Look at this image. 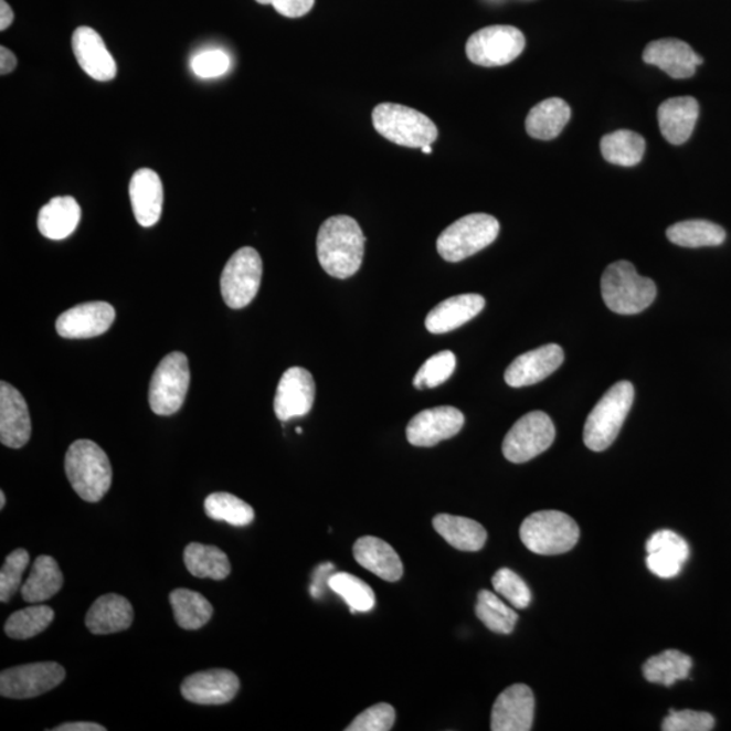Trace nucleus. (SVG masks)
<instances>
[{"instance_id":"obj_54","label":"nucleus","mask_w":731,"mask_h":731,"mask_svg":"<svg viewBox=\"0 0 731 731\" xmlns=\"http://www.w3.org/2000/svg\"><path fill=\"white\" fill-rule=\"evenodd\" d=\"M297 434H303V428H297Z\"/></svg>"},{"instance_id":"obj_43","label":"nucleus","mask_w":731,"mask_h":731,"mask_svg":"<svg viewBox=\"0 0 731 731\" xmlns=\"http://www.w3.org/2000/svg\"><path fill=\"white\" fill-rule=\"evenodd\" d=\"M647 554H657L665 559L685 563L689 557L688 543L675 531L661 530L655 532L646 543Z\"/></svg>"},{"instance_id":"obj_51","label":"nucleus","mask_w":731,"mask_h":731,"mask_svg":"<svg viewBox=\"0 0 731 731\" xmlns=\"http://www.w3.org/2000/svg\"><path fill=\"white\" fill-rule=\"evenodd\" d=\"M14 21V11L6 0H0V30L4 32Z\"/></svg>"},{"instance_id":"obj_16","label":"nucleus","mask_w":731,"mask_h":731,"mask_svg":"<svg viewBox=\"0 0 731 731\" xmlns=\"http://www.w3.org/2000/svg\"><path fill=\"white\" fill-rule=\"evenodd\" d=\"M239 689V677L231 670L211 669L186 677L181 692L191 703L220 706L235 699Z\"/></svg>"},{"instance_id":"obj_49","label":"nucleus","mask_w":731,"mask_h":731,"mask_svg":"<svg viewBox=\"0 0 731 731\" xmlns=\"http://www.w3.org/2000/svg\"><path fill=\"white\" fill-rule=\"evenodd\" d=\"M331 571H333V565L331 562L324 563V565L317 568L314 578V584L310 586L311 596L319 597L321 595V579L326 576V574L331 573Z\"/></svg>"},{"instance_id":"obj_5","label":"nucleus","mask_w":731,"mask_h":731,"mask_svg":"<svg viewBox=\"0 0 731 731\" xmlns=\"http://www.w3.org/2000/svg\"><path fill=\"white\" fill-rule=\"evenodd\" d=\"M580 529L569 515L539 511L526 518L520 527V539L525 547L539 555H559L576 547Z\"/></svg>"},{"instance_id":"obj_3","label":"nucleus","mask_w":731,"mask_h":731,"mask_svg":"<svg viewBox=\"0 0 731 731\" xmlns=\"http://www.w3.org/2000/svg\"><path fill=\"white\" fill-rule=\"evenodd\" d=\"M656 296L655 282L639 275L631 262H615L603 273L602 297L615 314L638 315L650 307Z\"/></svg>"},{"instance_id":"obj_50","label":"nucleus","mask_w":731,"mask_h":731,"mask_svg":"<svg viewBox=\"0 0 731 731\" xmlns=\"http://www.w3.org/2000/svg\"><path fill=\"white\" fill-rule=\"evenodd\" d=\"M17 67V57L8 47H0V74L8 75Z\"/></svg>"},{"instance_id":"obj_32","label":"nucleus","mask_w":731,"mask_h":731,"mask_svg":"<svg viewBox=\"0 0 731 731\" xmlns=\"http://www.w3.org/2000/svg\"><path fill=\"white\" fill-rule=\"evenodd\" d=\"M667 237L670 243L685 248L717 247L727 240V232L711 221L687 220L669 226Z\"/></svg>"},{"instance_id":"obj_25","label":"nucleus","mask_w":731,"mask_h":731,"mask_svg":"<svg viewBox=\"0 0 731 731\" xmlns=\"http://www.w3.org/2000/svg\"><path fill=\"white\" fill-rule=\"evenodd\" d=\"M134 618V607L128 598L117 593H107L98 597L88 610L86 626L95 635H107L128 631Z\"/></svg>"},{"instance_id":"obj_24","label":"nucleus","mask_w":731,"mask_h":731,"mask_svg":"<svg viewBox=\"0 0 731 731\" xmlns=\"http://www.w3.org/2000/svg\"><path fill=\"white\" fill-rule=\"evenodd\" d=\"M699 117L698 100L692 97H677L663 102L658 107V124L664 139L674 146H681L691 137Z\"/></svg>"},{"instance_id":"obj_21","label":"nucleus","mask_w":731,"mask_h":731,"mask_svg":"<svg viewBox=\"0 0 731 731\" xmlns=\"http://www.w3.org/2000/svg\"><path fill=\"white\" fill-rule=\"evenodd\" d=\"M643 57L646 64L656 65L674 80L692 77L698 65L703 64L691 46L677 39L653 41L645 47Z\"/></svg>"},{"instance_id":"obj_53","label":"nucleus","mask_w":731,"mask_h":731,"mask_svg":"<svg viewBox=\"0 0 731 731\" xmlns=\"http://www.w3.org/2000/svg\"><path fill=\"white\" fill-rule=\"evenodd\" d=\"M422 152L433 153V148H431V146H425V147L422 148Z\"/></svg>"},{"instance_id":"obj_34","label":"nucleus","mask_w":731,"mask_h":731,"mask_svg":"<svg viewBox=\"0 0 731 731\" xmlns=\"http://www.w3.org/2000/svg\"><path fill=\"white\" fill-rule=\"evenodd\" d=\"M602 155L611 165L634 167L640 163L646 151L643 136L632 130H616L605 135L601 142Z\"/></svg>"},{"instance_id":"obj_28","label":"nucleus","mask_w":731,"mask_h":731,"mask_svg":"<svg viewBox=\"0 0 731 731\" xmlns=\"http://www.w3.org/2000/svg\"><path fill=\"white\" fill-rule=\"evenodd\" d=\"M572 117L571 106L560 98H549L532 107L526 119V130L532 139L553 140Z\"/></svg>"},{"instance_id":"obj_37","label":"nucleus","mask_w":731,"mask_h":731,"mask_svg":"<svg viewBox=\"0 0 731 731\" xmlns=\"http://www.w3.org/2000/svg\"><path fill=\"white\" fill-rule=\"evenodd\" d=\"M55 619V611L47 605H33L10 615L4 633L13 639H30L46 631Z\"/></svg>"},{"instance_id":"obj_41","label":"nucleus","mask_w":731,"mask_h":731,"mask_svg":"<svg viewBox=\"0 0 731 731\" xmlns=\"http://www.w3.org/2000/svg\"><path fill=\"white\" fill-rule=\"evenodd\" d=\"M492 584L497 595L505 597L515 608H527L531 603V591L526 581L511 569L502 568L495 573Z\"/></svg>"},{"instance_id":"obj_6","label":"nucleus","mask_w":731,"mask_h":731,"mask_svg":"<svg viewBox=\"0 0 731 731\" xmlns=\"http://www.w3.org/2000/svg\"><path fill=\"white\" fill-rule=\"evenodd\" d=\"M374 129L386 140L401 147L423 148L436 141L437 128L433 119L412 107L381 104L373 110Z\"/></svg>"},{"instance_id":"obj_29","label":"nucleus","mask_w":731,"mask_h":731,"mask_svg":"<svg viewBox=\"0 0 731 731\" xmlns=\"http://www.w3.org/2000/svg\"><path fill=\"white\" fill-rule=\"evenodd\" d=\"M433 526L437 534L460 551H479L487 543V530L473 519L441 513L434 518Z\"/></svg>"},{"instance_id":"obj_52","label":"nucleus","mask_w":731,"mask_h":731,"mask_svg":"<svg viewBox=\"0 0 731 731\" xmlns=\"http://www.w3.org/2000/svg\"><path fill=\"white\" fill-rule=\"evenodd\" d=\"M4 506H6V495H4L3 490H2V492H0V508L3 509Z\"/></svg>"},{"instance_id":"obj_30","label":"nucleus","mask_w":731,"mask_h":731,"mask_svg":"<svg viewBox=\"0 0 731 731\" xmlns=\"http://www.w3.org/2000/svg\"><path fill=\"white\" fill-rule=\"evenodd\" d=\"M64 579L59 563L50 555H40L34 561L32 572L22 585V598L30 604L50 601L63 589Z\"/></svg>"},{"instance_id":"obj_10","label":"nucleus","mask_w":731,"mask_h":731,"mask_svg":"<svg viewBox=\"0 0 731 731\" xmlns=\"http://www.w3.org/2000/svg\"><path fill=\"white\" fill-rule=\"evenodd\" d=\"M263 262L259 253L251 247L236 251L221 274V296L227 307L243 309L259 292Z\"/></svg>"},{"instance_id":"obj_7","label":"nucleus","mask_w":731,"mask_h":731,"mask_svg":"<svg viewBox=\"0 0 731 731\" xmlns=\"http://www.w3.org/2000/svg\"><path fill=\"white\" fill-rule=\"evenodd\" d=\"M499 232L500 224L494 215L467 214L441 233L436 242L437 253L447 262L465 261L492 244Z\"/></svg>"},{"instance_id":"obj_42","label":"nucleus","mask_w":731,"mask_h":731,"mask_svg":"<svg viewBox=\"0 0 731 731\" xmlns=\"http://www.w3.org/2000/svg\"><path fill=\"white\" fill-rule=\"evenodd\" d=\"M29 562L30 557L25 549H17L6 557L2 571H0V602H10V598L20 590Z\"/></svg>"},{"instance_id":"obj_33","label":"nucleus","mask_w":731,"mask_h":731,"mask_svg":"<svg viewBox=\"0 0 731 731\" xmlns=\"http://www.w3.org/2000/svg\"><path fill=\"white\" fill-rule=\"evenodd\" d=\"M170 603L179 627L198 631L213 616V605L201 593L179 589L171 592Z\"/></svg>"},{"instance_id":"obj_36","label":"nucleus","mask_w":731,"mask_h":731,"mask_svg":"<svg viewBox=\"0 0 731 731\" xmlns=\"http://www.w3.org/2000/svg\"><path fill=\"white\" fill-rule=\"evenodd\" d=\"M476 615L490 632L511 634L518 623L517 611L508 607L496 593L484 590L478 593Z\"/></svg>"},{"instance_id":"obj_13","label":"nucleus","mask_w":731,"mask_h":731,"mask_svg":"<svg viewBox=\"0 0 731 731\" xmlns=\"http://www.w3.org/2000/svg\"><path fill=\"white\" fill-rule=\"evenodd\" d=\"M464 413L454 406H436L417 413L406 427V439L412 446L433 447L451 439L463 430Z\"/></svg>"},{"instance_id":"obj_1","label":"nucleus","mask_w":731,"mask_h":731,"mask_svg":"<svg viewBox=\"0 0 731 731\" xmlns=\"http://www.w3.org/2000/svg\"><path fill=\"white\" fill-rule=\"evenodd\" d=\"M366 237L361 226L349 215H333L320 226L317 257L324 272L347 279L361 268Z\"/></svg>"},{"instance_id":"obj_14","label":"nucleus","mask_w":731,"mask_h":731,"mask_svg":"<svg viewBox=\"0 0 731 731\" xmlns=\"http://www.w3.org/2000/svg\"><path fill=\"white\" fill-rule=\"evenodd\" d=\"M316 383L308 370L290 368L278 383L274 400L275 415L280 422L308 415L314 406Z\"/></svg>"},{"instance_id":"obj_26","label":"nucleus","mask_w":731,"mask_h":731,"mask_svg":"<svg viewBox=\"0 0 731 731\" xmlns=\"http://www.w3.org/2000/svg\"><path fill=\"white\" fill-rule=\"evenodd\" d=\"M485 308V298L479 295H460L445 299L430 311L425 328L431 333H447L475 319Z\"/></svg>"},{"instance_id":"obj_9","label":"nucleus","mask_w":731,"mask_h":731,"mask_svg":"<svg viewBox=\"0 0 731 731\" xmlns=\"http://www.w3.org/2000/svg\"><path fill=\"white\" fill-rule=\"evenodd\" d=\"M526 38L518 28L494 25L478 30L466 43V55L481 67H501L525 51Z\"/></svg>"},{"instance_id":"obj_44","label":"nucleus","mask_w":731,"mask_h":731,"mask_svg":"<svg viewBox=\"0 0 731 731\" xmlns=\"http://www.w3.org/2000/svg\"><path fill=\"white\" fill-rule=\"evenodd\" d=\"M716 727V719L709 712L693 710H670L664 719V731H710Z\"/></svg>"},{"instance_id":"obj_39","label":"nucleus","mask_w":731,"mask_h":731,"mask_svg":"<svg viewBox=\"0 0 731 731\" xmlns=\"http://www.w3.org/2000/svg\"><path fill=\"white\" fill-rule=\"evenodd\" d=\"M328 586L349 604L352 614L369 613L375 605V593L363 580L350 573H335Z\"/></svg>"},{"instance_id":"obj_27","label":"nucleus","mask_w":731,"mask_h":731,"mask_svg":"<svg viewBox=\"0 0 731 731\" xmlns=\"http://www.w3.org/2000/svg\"><path fill=\"white\" fill-rule=\"evenodd\" d=\"M81 218V206L74 197H56L41 208L39 230L51 240L67 239L80 225Z\"/></svg>"},{"instance_id":"obj_19","label":"nucleus","mask_w":731,"mask_h":731,"mask_svg":"<svg viewBox=\"0 0 731 731\" xmlns=\"http://www.w3.org/2000/svg\"><path fill=\"white\" fill-rule=\"evenodd\" d=\"M30 435L32 422L25 399L10 383L0 382V441L10 448H21Z\"/></svg>"},{"instance_id":"obj_31","label":"nucleus","mask_w":731,"mask_h":731,"mask_svg":"<svg viewBox=\"0 0 731 731\" xmlns=\"http://www.w3.org/2000/svg\"><path fill=\"white\" fill-rule=\"evenodd\" d=\"M184 565L198 579L221 581L230 576L231 562L223 550L211 544L190 543L184 549Z\"/></svg>"},{"instance_id":"obj_23","label":"nucleus","mask_w":731,"mask_h":731,"mask_svg":"<svg viewBox=\"0 0 731 731\" xmlns=\"http://www.w3.org/2000/svg\"><path fill=\"white\" fill-rule=\"evenodd\" d=\"M352 553L359 565L389 583H395L403 578L404 568L399 554L391 544L380 538H359L353 544Z\"/></svg>"},{"instance_id":"obj_12","label":"nucleus","mask_w":731,"mask_h":731,"mask_svg":"<svg viewBox=\"0 0 731 731\" xmlns=\"http://www.w3.org/2000/svg\"><path fill=\"white\" fill-rule=\"evenodd\" d=\"M65 679V669L57 663H34L3 670L0 693L3 698L32 699L55 689Z\"/></svg>"},{"instance_id":"obj_40","label":"nucleus","mask_w":731,"mask_h":731,"mask_svg":"<svg viewBox=\"0 0 731 731\" xmlns=\"http://www.w3.org/2000/svg\"><path fill=\"white\" fill-rule=\"evenodd\" d=\"M457 359L452 351H442L427 359L413 379L417 389L436 388L445 383L454 373Z\"/></svg>"},{"instance_id":"obj_15","label":"nucleus","mask_w":731,"mask_h":731,"mask_svg":"<svg viewBox=\"0 0 731 731\" xmlns=\"http://www.w3.org/2000/svg\"><path fill=\"white\" fill-rule=\"evenodd\" d=\"M114 320L116 310L110 304L86 303L65 310L56 321V329L65 339H89L109 331Z\"/></svg>"},{"instance_id":"obj_45","label":"nucleus","mask_w":731,"mask_h":731,"mask_svg":"<svg viewBox=\"0 0 731 731\" xmlns=\"http://www.w3.org/2000/svg\"><path fill=\"white\" fill-rule=\"evenodd\" d=\"M395 711L391 704L379 703L369 707L350 723L347 731H389L393 728Z\"/></svg>"},{"instance_id":"obj_38","label":"nucleus","mask_w":731,"mask_h":731,"mask_svg":"<svg viewBox=\"0 0 731 731\" xmlns=\"http://www.w3.org/2000/svg\"><path fill=\"white\" fill-rule=\"evenodd\" d=\"M205 512L209 518L225 521L235 527H245L253 523L255 519L254 508L237 496L218 492L206 497Z\"/></svg>"},{"instance_id":"obj_2","label":"nucleus","mask_w":731,"mask_h":731,"mask_svg":"<svg viewBox=\"0 0 731 731\" xmlns=\"http://www.w3.org/2000/svg\"><path fill=\"white\" fill-rule=\"evenodd\" d=\"M64 466L71 487L82 500L98 502L109 492L112 465L97 443L87 439L72 443Z\"/></svg>"},{"instance_id":"obj_11","label":"nucleus","mask_w":731,"mask_h":731,"mask_svg":"<svg viewBox=\"0 0 731 731\" xmlns=\"http://www.w3.org/2000/svg\"><path fill=\"white\" fill-rule=\"evenodd\" d=\"M555 439V427L547 413L534 411L520 417L502 442V454L512 464H525L547 452Z\"/></svg>"},{"instance_id":"obj_47","label":"nucleus","mask_w":731,"mask_h":731,"mask_svg":"<svg viewBox=\"0 0 731 731\" xmlns=\"http://www.w3.org/2000/svg\"><path fill=\"white\" fill-rule=\"evenodd\" d=\"M261 4H272L280 15L299 18L307 15L314 9L315 0H256Z\"/></svg>"},{"instance_id":"obj_35","label":"nucleus","mask_w":731,"mask_h":731,"mask_svg":"<svg viewBox=\"0 0 731 731\" xmlns=\"http://www.w3.org/2000/svg\"><path fill=\"white\" fill-rule=\"evenodd\" d=\"M692 658L679 650H665L661 655L650 657L644 664V676L649 682L674 686L676 681L685 680L692 669Z\"/></svg>"},{"instance_id":"obj_22","label":"nucleus","mask_w":731,"mask_h":731,"mask_svg":"<svg viewBox=\"0 0 731 731\" xmlns=\"http://www.w3.org/2000/svg\"><path fill=\"white\" fill-rule=\"evenodd\" d=\"M129 197L137 223L153 226L163 211V183L151 169H141L130 179Z\"/></svg>"},{"instance_id":"obj_8","label":"nucleus","mask_w":731,"mask_h":731,"mask_svg":"<svg viewBox=\"0 0 731 731\" xmlns=\"http://www.w3.org/2000/svg\"><path fill=\"white\" fill-rule=\"evenodd\" d=\"M190 386L189 359L171 352L161 359L149 383V405L159 416H170L182 409Z\"/></svg>"},{"instance_id":"obj_46","label":"nucleus","mask_w":731,"mask_h":731,"mask_svg":"<svg viewBox=\"0 0 731 731\" xmlns=\"http://www.w3.org/2000/svg\"><path fill=\"white\" fill-rule=\"evenodd\" d=\"M231 68V59L224 51L213 50L200 53L191 60V70L202 80H212L226 74Z\"/></svg>"},{"instance_id":"obj_4","label":"nucleus","mask_w":731,"mask_h":731,"mask_svg":"<svg viewBox=\"0 0 731 731\" xmlns=\"http://www.w3.org/2000/svg\"><path fill=\"white\" fill-rule=\"evenodd\" d=\"M634 401L632 382L615 383L590 413L584 425V443L592 452L601 453L613 445L621 433Z\"/></svg>"},{"instance_id":"obj_18","label":"nucleus","mask_w":731,"mask_h":731,"mask_svg":"<svg viewBox=\"0 0 731 731\" xmlns=\"http://www.w3.org/2000/svg\"><path fill=\"white\" fill-rule=\"evenodd\" d=\"M563 350L559 345H547L521 353L508 366L505 380L511 388L536 385L547 380L563 363Z\"/></svg>"},{"instance_id":"obj_17","label":"nucleus","mask_w":731,"mask_h":731,"mask_svg":"<svg viewBox=\"0 0 731 731\" xmlns=\"http://www.w3.org/2000/svg\"><path fill=\"white\" fill-rule=\"evenodd\" d=\"M536 698L531 688L513 685L496 699L490 719L494 731H529L534 722Z\"/></svg>"},{"instance_id":"obj_20","label":"nucleus","mask_w":731,"mask_h":731,"mask_svg":"<svg viewBox=\"0 0 731 731\" xmlns=\"http://www.w3.org/2000/svg\"><path fill=\"white\" fill-rule=\"evenodd\" d=\"M72 47L77 64L93 80L109 82L117 76L116 60L107 50L104 39L93 28H77L72 35Z\"/></svg>"},{"instance_id":"obj_48","label":"nucleus","mask_w":731,"mask_h":731,"mask_svg":"<svg viewBox=\"0 0 731 731\" xmlns=\"http://www.w3.org/2000/svg\"><path fill=\"white\" fill-rule=\"evenodd\" d=\"M52 731H106V728L93 722H71L60 724V727L53 728Z\"/></svg>"}]
</instances>
